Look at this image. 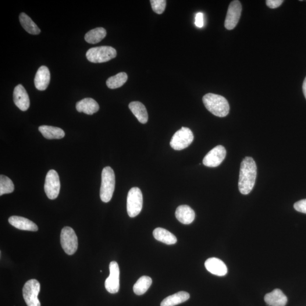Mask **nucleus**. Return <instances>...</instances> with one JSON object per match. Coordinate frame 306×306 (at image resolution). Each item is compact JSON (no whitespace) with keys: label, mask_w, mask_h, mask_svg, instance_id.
Returning <instances> with one entry per match:
<instances>
[{"label":"nucleus","mask_w":306,"mask_h":306,"mask_svg":"<svg viewBox=\"0 0 306 306\" xmlns=\"http://www.w3.org/2000/svg\"><path fill=\"white\" fill-rule=\"evenodd\" d=\"M257 166L253 158L247 156L241 163L238 187L241 194H250L255 186Z\"/></svg>","instance_id":"f257e3e1"},{"label":"nucleus","mask_w":306,"mask_h":306,"mask_svg":"<svg viewBox=\"0 0 306 306\" xmlns=\"http://www.w3.org/2000/svg\"><path fill=\"white\" fill-rule=\"evenodd\" d=\"M206 109L213 115L223 117L229 114L230 106L225 98L221 95L208 93L202 98Z\"/></svg>","instance_id":"f03ea898"},{"label":"nucleus","mask_w":306,"mask_h":306,"mask_svg":"<svg viewBox=\"0 0 306 306\" xmlns=\"http://www.w3.org/2000/svg\"><path fill=\"white\" fill-rule=\"evenodd\" d=\"M115 187L114 172L109 166L105 167L102 173V183L100 190L101 200L109 202L111 200Z\"/></svg>","instance_id":"7ed1b4c3"},{"label":"nucleus","mask_w":306,"mask_h":306,"mask_svg":"<svg viewBox=\"0 0 306 306\" xmlns=\"http://www.w3.org/2000/svg\"><path fill=\"white\" fill-rule=\"evenodd\" d=\"M116 49L109 46L91 48L87 52V58L91 63H102L108 62L116 58Z\"/></svg>","instance_id":"20e7f679"},{"label":"nucleus","mask_w":306,"mask_h":306,"mask_svg":"<svg viewBox=\"0 0 306 306\" xmlns=\"http://www.w3.org/2000/svg\"><path fill=\"white\" fill-rule=\"evenodd\" d=\"M143 205V197L140 188L133 187L128 192L127 209L128 216L131 218L140 214Z\"/></svg>","instance_id":"39448f33"},{"label":"nucleus","mask_w":306,"mask_h":306,"mask_svg":"<svg viewBox=\"0 0 306 306\" xmlns=\"http://www.w3.org/2000/svg\"><path fill=\"white\" fill-rule=\"evenodd\" d=\"M194 139L193 133L189 128L182 127L174 134L170 146L175 151H181L192 144Z\"/></svg>","instance_id":"423d86ee"},{"label":"nucleus","mask_w":306,"mask_h":306,"mask_svg":"<svg viewBox=\"0 0 306 306\" xmlns=\"http://www.w3.org/2000/svg\"><path fill=\"white\" fill-rule=\"evenodd\" d=\"M40 290V283L37 280H28L24 284L22 290L23 296L27 306H41L38 297Z\"/></svg>","instance_id":"0eeeda50"},{"label":"nucleus","mask_w":306,"mask_h":306,"mask_svg":"<svg viewBox=\"0 0 306 306\" xmlns=\"http://www.w3.org/2000/svg\"><path fill=\"white\" fill-rule=\"evenodd\" d=\"M60 241L62 248L69 255L75 254L78 248V238L74 230L70 227H65L62 230Z\"/></svg>","instance_id":"6e6552de"},{"label":"nucleus","mask_w":306,"mask_h":306,"mask_svg":"<svg viewBox=\"0 0 306 306\" xmlns=\"http://www.w3.org/2000/svg\"><path fill=\"white\" fill-rule=\"evenodd\" d=\"M60 190V181L58 173L54 170H49L46 175L44 191L47 197L51 200L58 197Z\"/></svg>","instance_id":"1a4fd4ad"},{"label":"nucleus","mask_w":306,"mask_h":306,"mask_svg":"<svg viewBox=\"0 0 306 306\" xmlns=\"http://www.w3.org/2000/svg\"><path fill=\"white\" fill-rule=\"evenodd\" d=\"M109 276L105 281V287L109 293L118 292L120 288V269L116 262H110Z\"/></svg>","instance_id":"9d476101"},{"label":"nucleus","mask_w":306,"mask_h":306,"mask_svg":"<svg viewBox=\"0 0 306 306\" xmlns=\"http://www.w3.org/2000/svg\"><path fill=\"white\" fill-rule=\"evenodd\" d=\"M241 10V3L235 0L230 3L225 22V27L227 30H233L236 27L240 18Z\"/></svg>","instance_id":"9b49d317"},{"label":"nucleus","mask_w":306,"mask_h":306,"mask_svg":"<svg viewBox=\"0 0 306 306\" xmlns=\"http://www.w3.org/2000/svg\"><path fill=\"white\" fill-rule=\"evenodd\" d=\"M226 155V151L222 145L212 149L203 159V164L209 167H216L221 164Z\"/></svg>","instance_id":"f8f14e48"},{"label":"nucleus","mask_w":306,"mask_h":306,"mask_svg":"<svg viewBox=\"0 0 306 306\" xmlns=\"http://www.w3.org/2000/svg\"><path fill=\"white\" fill-rule=\"evenodd\" d=\"M14 104L22 111H26L30 105V98L25 88L22 85H19L13 92Z\"/></svg>","instance_id":"ddd939ff"},{"label":"nucleus","mask_w":306,"mask_h":306,"mask_svg":"<svg viewBox=\"0 0 306 306\" xmlns=\"http://www.w3.org/2000/svg\"><path fill=\"white\" fill-rule=\"evenodd\" d=\"M50 72L47 66H42L37 71L34 79L35 86L38 90L44 91L48 87L50 82Z\"/></svg>","instance_id":"4468645a"},{"label":"nucleus","mask_w":306,"mask_h":306,"mask_svg":"<svg viewBox=\"0 0 306 306\" xmlns=\"http://www.w3.org/2000/svg\"><path fill=\"white\" fill-rule=\"evenodd\" d=\"M205 266L213 275L223 276L227 273V268L225 263L218 258L208 259L205 262Z\"/></svg>","instance_id":"2eb2a0df"},{"label":"nucleus","mask_w":306,"mask_h":306,"mask_svg":"<svg viewBox=\"0 0 306 306\" xmlns=\"http://www.w3.org/2000/svg\"><path fill=\"white\" fill-rule=\"evenodd\" d=\"M10 225L16 228L24 231H37L38 227L30 219L20 216H12L8 219Z\"/></svg>","instance_id":"dca6fc26"},{"label":"nucleus","mask_w":306,"mask_h":306,"mask_svg":"<svg viewBox=\"0 0 306 306\" xmlns=\"http://www.w3.org/2000/svg\"><path fill=\"white\" fill-rule=\"evenodd\" d=\"M264 301L269 306H285L287 298L282 291L279 289L274 290L272 292L265 295Z\"/></svg>","instance_id":"f3484780"},{"label":"nucleus","mask_w":306,"mask_h":306,"mask_svg":"<svg viewBox=\"0 0 306 306\" xmlns=\"http://www.w3.org/2000/svg\"><path fill=\"white\" fill-rule=\"evenodd\" d=\"M175 216L177 219L181 223L189 225L194 222L195 213L189 206L180 205L176 209Z\"/></svg>","instance_id":"a211bd4d"},{"label":"nucleus","mask_w":306,"mask_h":306,"mask_svg":"<svg viewBox=\"0 0 306 306\" xmlns=\"http://www.w3.org/2000/svg\"><path fill=\"white\" fill-rule=\"evenodd\" d=\"M76 109L78 112H84L87 115H91L99 111V106L94 99L87 98L78 102Z\"/></svg>","instance_id":"6ab92c4d"},{"label":"nucleus","mask_w":306,"mask_h":306,"mask_svg":"<svg viewBox=\"0 0 306 306\" xmlns=\"http://www.w3.org/2000/svg\"><path fill=\"white\" fill-rule=\"evenodd\" d=\"M39 131L43 136L48 140L61 139L65 136V132L61 128L48 126L39 127Z\"/></svg>","instance_id":"aec40b11"},{"label":"nucleus","mask_w":306,"mask_h":306,"mask_svg":"<svg viewBox=\"0 0 306 306\" xmlns=\"http://www.w3.org/2000/svg\"><path fill=\"white\" fill-rule=\"evenodd\" d=\"M129 108L139 122L146 124L148 121V113L145 106L140 102L130 103Z\"/></svg>","instance_id":"412c9836"},{"label":"nucleus","mask_w":306,"mask_h":306,"mask_svg":"<svg viewBox=\"0 0 306 306\" xmlns=\"http://www.w3.org/2000/svg\"><path fill=\"white\" fill-rule=\"evenodd\" d=\"M153 236L156 240L166 244H174L177 242L176 238L174 234L161 227H158L153 231Z\"/></svg>","instance_id":"4be33fe9"},{"label":"nucleus","mask_w":306,"mask_h":306,"mask_svg":"<svg viewBox=\"0 0 306 306\" xmlns=\"http://www.w3.org/2000/svg\"><path fill=\"white\" fill-rule=\"evenodd\" d=\"M190 297L189 293L186 291H180L164 299L161 302V306H175L187 301Z\"/></svg>","instance_id":"5701e85b"},{"label":"nucleus","mask_w":306,"mask_h":306,"mask_svg":"<svg viewBox=\"0 0 306 306\" xmlns=\"http://www.w3.org/2000/svg\"><path fill=\"white\" fill-rule=\"evenodd\" d=\"M20 21L21 25L28 33L32 35H38L40 34L41 30L29 16L26 14L22 13L20 15Z\"/></svg>","instance_id":"b1692460"},{"label":"nucleus","mask_w":306,"mask_h":306,"mask_svg":"<svg viewBox=\"0 0 306 306\" xmlns=\"http://www.w3.org/2000/svg\"><path fill=\"white\" fill-rule=\"evenodd\" d=\"M107 35L104 28L98 27L88 32L85 35V39L88 44H96L101 42Z\"/></svg>","instance_id":"393cba45"},{"label":"nucleus","mask_w":306,"mask_h":306,"mask_svg":"<svg viewBox=\"0 0 306 306\" xmlns=\"http://www.w3.org/2000/svg\"><path fill=\"white\" fill-rule=\"evenodd\" d=\"M152 284V280L151 277L146 276H142L134 284V293L138 295L144 294L151 287Z\"/></svg>","instance_id":"a878e982"},{"label":"nucleus","mask_w":306,"mask_h":306,"mask_svg":"<svg viewBox=\"0 0 306 306\" xmlns=\"http://www.w3.org/2000/svg\"><path fill=\"white\" fill-rule=\"evenodd\" d=\"M128 80V76L125 72H121L116 75L109 77L106 81L107 86L111 89H115L125 84Z\"/></svg>","instance_id":"bb28decb"},{"label":"nucleus","mask_w":306,"mask_h":306,"mask_svg":"<svg viewBox=\"0 0 306 306\" xmlns=\"http://www.w3.org/2000/svg\"><path fill=\"white\" fill-rule=\"evenodd\" d=\"M14 190L13 181L5 175L0 176V196L12 193Z\"/></svg>","instance_id":"cd10ccee"},{"label":"nucleus","mask_w":306,"mask_h":306,"mask_svg":"<svg viewBox=\"0 0 306 306\" xmlns=\"http://www.w3.org/2000/svg\"><path fill=\"white\" fill-rule=\"evenodd\" d=\"M151 3L153 11L156 14H161L164 12L166 6L165 0H152Z\"/></svg>","instance_id":"c85d7f7f"},{"label":"nucleus","mask_w":306,"mask_h":306,"mask_svg":"<svg viewBox=\"0 0 306 306\" xmlns=\"http://www.w3.org/2000/svg\"><path fill=\"white\" fill-rule=\"evenodd\" d=\"M294 207L297 211L306 214V199L295 202Z\"/></svg>","instance_id":"c756f323"},{"label":"nucleus","mask_w":306,"mask_h":306,"mask_svg":"<svg viewBox=\"0 0 306 306\" xmlns=\"http://www.w3.org/2000/svg\"><path fill=\"white\" fill-rule=\"evenodd\" d=\"M195 25L199 28L204 26V14L202 13L199 12L197 13L195 17Z\"/></svg>","instance_id":"7c9ffc66"},{"label":"nucleus","mask_w":306,"mask_h":306,"mask_svg":"<svg viewBox=\"0 0 306 306\" xmlns=\"http://www.w3.org/2000/svg\"><path fill=\"white\" fill-rule=\"evenodd\" d=\"M283 2V0H267L266 1V4L270 8L275 9L278 8Z\"/></svg>","instance_id":"2f4dec72"},{"label":"nucleus","mask_w":306,"mask_h":306,"mask_svg":"<svg viewBox=\"0 0 306 306\" xmlns=\"http://www.w3.org/2000/svg\"><path fill=\"white\" fill-rule=\"evenodd\" d=\"M303 92H304L305 97L306 99V77L305 78V79L304 80V84H303Z\"/></svg>","instance_id":"473e14b6"}]
</instances>
